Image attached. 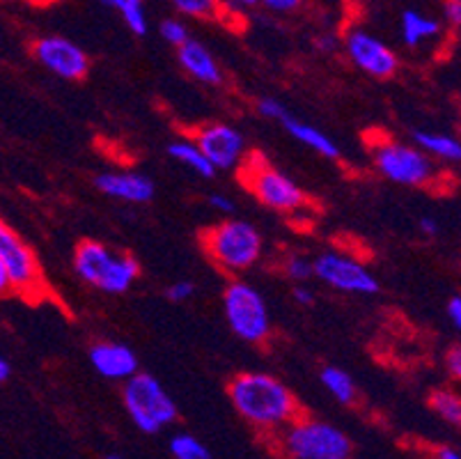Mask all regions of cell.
<instances>
[{
	"mask_svg": "<svg viewBox=\"0 0 461 459\" xmlns=\"http://www.w3.org/2000/svg\"><path fill=\"white\" fill-rule=\"evenodd\" d=\"M237 414L259 432H280L301 418V402L285 381L269 372H241L228 384Z\"/></svg>",
	"mask_w": 461,
	"mask_h": 459,
	"instance_id": "obj_1",
	"label": "cell"
},
{
	"mask_svg": "<svg viewBox=\"0 0 461 459\" xmlns=\"http://www.w3.org/2000/svg\"><path fill=\"white\" fill-rule=\"evenodd\" d=\"M209 262L225 276H239L258 264L264 239L258 227L241 218H225L204 227L198 237Z\"/></svg>",
	"mask_w": 461,
	"mask_h": 459,
	"instance_id": "obj_2",
	"label": "cell"
},
{
	"mask_svg": "<svg viewBox=\"0 0 461 459\" xmlns=\"http://www.w3.org/2000/svg\"><path fill=\"white\" fill-rule=\"evenodd\" d=\"M234 170L239 184L264 207L278 214H303L308 209V193L292 177L276 168L262 151H246Z\"/></svg>",
	"mask_w": 461,
	"mask_h": 459,
	"instance_id": "obj_3",
	"label": "cell"
},
{
	"mask_svg": "<svg viewBox=\"0 0 461 459\" xmlns=\"http://www.w3.org/2000/svg\"><path fill=\"white\" fill-rule=\"evenodd\" d=\"M74 271L90 288L124 294L140 278V262L131 252H115L96 239H83L74 248Z\"/></svg>",
	"mask_w": 461,
	"mask_h": 459,
	"instance_id": "obj_4",
	"label": "cell"
},
{
	"mask_svg": "<svg viewBox=\"0 0 461 459\" xmlns=\"http://www.w3.org/2000/svg\"><path fill=\"white\" fill-rule=\"evenodd\" d=\"M366 142L370 147L375 168L388 182H395L400 187L431 188L441 177L434 159L425 154L420 147L406 145L381 132L366 133Z\"/></svg>",
	"mask_w": 461,
	"mask_h": 459,
	"instance_id": "obj_5",
	"label": "cell"
},
{
	"mask_svg": "<svg viewBox=\"0 0 461 459\" xmlns=\"http://www.w3.org/2000/svg\"><path fill=\"white\" fill-rule=\"evenodd\" d=\"M0 262L5 264L10 273L12 292L16 297L26 298L28 303H41L49 298L51 292H49V280H46L40 258L31 243L23 242V237L3 218H0Z\"/></svg>",
	"mask_w": 461,
	"mask_h": 459,
	"instance_id": "obj_6",
	"label": "cell"
},
{
	"mask_svg": "<svg viewBox=\"0 0 461 459\" xmlns=\"http://www.w3.org/2000/svg\"><path fill=\"white\" fill-rule=\"evenodd\" d=\"M223 313L237 338L250 344H267L271 340L269 306L246 280L234 278L223 289Z\"/></svg>",
	"mask_w": 461,
	"mask_h": 459,
	"instance_id": "obj_7",
	"label": "cell"
},
{
	"mask_svg": "<svg viewBox=\"0 0 461 459\" xmlns=\"http://www.w3.org/2000/svg\"><path fill=\"white\" fill-rule=\"evenodd\" d=\"M124 407L145 435H157L177 418V404L161 381L140 370L124 381Z\"/></svg>",
	"mask_w": 461,
	"mask_h": 459,
	"instance_id": "obj_8",
	"label": "cell"
},
{
	"mask_svg": "<svg viewBox=\"0 0 461 459\" xmlns=\"http://www.w3.org/2000/svg\"><path fill=\"white\" fill-rule=\"evenodd\" d=\"M283 432V450L292 459H349V436L335 425L321 420L296 418Z\"/></svg>",
	"mask_w": 461,
	"mask_h": 459,
	"instance_id": "obj_9",
	"label": "cell"
},
{
	"mask_svg": "<svg viewBox=\"0 0 461 459\" xmlns=\"http://www.w3.org/2000/svg\"><path fill=\"white\" fill-rule=\"evenodd\" d=\"M312 276L345 294H376L381 289L375 273L342 251H326L312 260Z\"/></svg>",
	"mask_w": 461,
	"mask_h": 459,
	"instance_id": "obj_10",
	"label": "cell"
},
{
	"mask_svg": "<svg viewBox=\"0 0 461 459\" xmlns=\"http://www.w3.org/2000/svg\"><path fill=\"white\" fill-rule=\"evenodd\" d=\"M32 56L44 69L65 81H86L90 74V58L86 50L62 35H44L32 41Z\"/></svg>",
	"mask_w": 461,
	"mask_h": 459,
	"instance_id": "obj_11",
	"label": "cell"
},
{
	"mask_svg": "<svg viewBox=\"0 0 461 459\" xmlns=\"http://www.w3.org/2000/svg\"><path fill=\"white\" fill-rule=\"evenodd\" d=\"M191 141L203 150L216 170H234L249 151L246 136L225 122H207L191 129Z\"/></svg>",
	"mask_w": 461,
	"mask_h": 459,
	"instance_id": "obj_12",
	"label": "cell"
},
{
	"mask_svg": "<svg viewBox=\"0 0 461 459\" xmlns=\"http://www.w3.org/2000/svg\"><path fill=\"white\" fill-rule=\"evenodd\" d=\"M345 50L354 67H358L363 74L372 76V78H393L400 69V58L395 50L385 44L379 37L370 35V32L354 28L345 40Z\"/></svg>",
	"mask_w": 461,
	"mask_h": 459,
	"instance_id": "obj_13",
	"label": "cell"
},
{
	"mask_svg": "<svg viewBox=\"0 0 461 459\" xmlns=\"http://www.w3.org/2000/svg\"><path fill=\"white\" fill-rule=\"evenodd\" d=\"M258 113L262 117H267V120L278 122V124L283 126L285 132L294 138V141H299L301 145L310 147V150L317 151V154H321L324 159H330V161L339 159V147L330 141V136H326L324 132H320L317 126L303 122L301 117L292 115V113H289L278 99H267V96H264V99H259Z\"/></svg>",
	"mask_w": 461,
	"mask_h": 459,
	"instance_id": "obj_14",
	"label": "cell"
},
{
	"mask_svg": "<svg viewBox=\"0 0 461 459\" xmlns=\"http://www.w3.org/2000/svg\"><path fill=\"white\" fill-rule=\"evenodd\" d=\"M95 187L113 200L131 202V205H145L157 196L154 182L142 172H102V175L95 177Z\"/></svg>",
	"mask_w": 461,
	"mask_h": 459,
	"instance_id": "obj_15",
	"label": "cell"
},
{
	"mask_svg": "<svg viewBox=\"0 0 461 459\" xmlns=\"http://www.w3.org/2000/svg\"><path fill=\"white\" fill-rule=\"evenodd\" d=\"M90 363L111 381H127L138 372V356L129 344L115 340H99L90 347Z\"/></svg>",
	"mask_w": 461,
	"mask_h": 459,
	"instance_id": "obj_16",
	"label": "cell"
},
{
	"mask_svg": "<svg viewBox=\"0 0 461 459\" xmlns=\"http://www.w3.org/2000/svg\"><path fill=\"white\" fill-rule=\"evenodd\" d=\"M177 60L188 76H193L195 81L204 83V86H221L223 83V69L203 41L188 37L182 46H177Z\"/></svg>",
	"mask_w": 461,
	"mask_h": 459,
	"instance_id": "obj_17",
	"label": "cell"
},
{
	"mask_svg": "<svg viewBox=\"0 0 461 459\" xmlns=\"http://www.w3.org/2000/svg\"><path fill=\"white\" fill-rule=\"evenodd\" d=\"M402 28V41H404L409 49H418L425 41L436 40V37L443 32L441 21L434 19V16H427L418 10H406L402 14L400 21Z\"/></svg>",
	"mask_w": 461,
	"mask_h": 459,
	"instance_id": "obj_18",
	"label": "cell"
},
{
	"mask_svg": "<svg viewBox=\"0 0 461 459\" xmlns=\"http://www.w3.org/2000/svg\"><path fill=\"white\" fill-rule=\"evenodd\" d=\"M413 142H416V147H420L425 154H429L431 159H441V161L447 163H456L461 159V142L459 138L452 136V133L418 129V132H413Z\"/></svg>",
	"mask_w": 461,
	"mask_h": 459,
	"instance_id": "obj_19",
	"label": "cell"
},
{
	"mask_svg": "<svg viewBox=\"0 0 461 459\" xmlns=\"http://www.w3.org/2000/svg\"><path fill=\"white\" fill-rule=\"evenodd\" d=\"M167 154H170L175 161L182 163V166H186L188 170H193L198 177H203V179H213V177H216L218 170L209 163V159L204 157L203 150H200L191 138H179V141L170 142V145H167Z\"/></svg>",
	"mask_w": 461,
	"mask_h": 459,
	"instance_id": "obj_20",
	"label": "cell"
},
{
	"mask_svg": "<svg viewBox=\"0 0 461 459\" xmlns=\"http://www.w3.org/2000/svg\"><path fill=\"white\" fill-rule=\"evenodd\" d=\"M167 3L175 7L177 14L188 16V19L225 21V23H232L230 12L218 0H167Z\"/></svg>",
	"mask_w": 461,
	"mask_h": 459,
	"instance_id": "obj_21",
	"label": "cell"
},
{
	"mask_svg": "<svg viewBox=\"0 0 461 459\" xmlns=\"http://www.w3.org/2000/svg\"><path fill=\"white\" fill-rule=\"evenodd\" d=\"M104 5L113 7L117 14L122 16L129 31L138 37H145L149 32L148 10H145V0H102Z\"/></svg>",
	"mask_w": 461,
	"mask_h": 459,
	"instance_id": "obj_22",
	"label": "cell"
},
{
	"mask_svg": "<svg viewBox=\"0 0 461 459\" xmlns=\"http://www.w3.org/2000/svg\"><path fill=\"white\" fill-rule=\"evenodd\" d=\"M320 379H321V384L326 386V390H329L339 404L356 402V384L347 370L335 368V365H326V368L321 370Z\"/></svg>",
	"mask_w": 461,
	"mask_h": 459,
	"instance_id": "obj_23",
	"label": "cell"
},
{
	"mask_svg": "<svg viewBox=\"0 0 461 459\" xmlns=\"http://www.w3.org/2000/svg\"><path fill=\"white\" fill-rule=\"evenodd\" d=\"M429 407L434 409V414L438 418H443L446 423L459 425L461 423V399L456 395V390L452 389H436L429 395Z\"/></svg>",
	"mask_w": 461,
	"mask_h": 459,
	"instance_id": "obj_24",
	"label": "cell"
},
{
	"mask_svg": "<svg viewBox=\"0 0 461 459\" xmlns=\"http://www.w3.org/2000/svg\"><path fill=\"white\" fill-rule=\"evenodd\" d=\"M170 453L175 459H209V450L204 448L203 441L191 435H177L170 441Z\"/></svg>",
	"mask_w": 461,
	"mask_h": 459,
	"instance_id": "obj_25",
	"label": "cell"
},
{
	"mask_svg": "<svg viewBox=\"0 0 461 459\" xmlns=\"http://www.w3.org/2000/svg\"><path fill=\"white\" fill-rule=\"evenodd\" d=\"M283 271L294 283H308L310 278H312V260L301 255V252H292V255L285 258Z\"/></svg>",
	"mask_w": 461,
	"mask_h": 459,
	"instance_id": "obj_26",
	"label": "cell"
},
{
	"mask_svg": "<svg viewBox=\"0 0 461 459\" xmlns=\"http://www.w3.org/2000/svg\"><path fill=\"white\" fill-rule=\"evenodd\" d=\"M158 32H161L163 40L167 41L170 46H182L184 41L191 37V32H188L186 23H184L182 19H177V16H170V19H163L161 25H158Z\"/></svg>",
	"mask_w": 461,
	"mask_h": 459,
	"instance_id": "obj_27",
	"label": "cell"
},
{
	"mask_svg": "<svg viewBox=\"0 0 461 459\" xmlns=\"http://www.w3.org/2000/svg\"><path fill=\"white\" fill-rule=\"evenodd\" d=\"M255 5H262L264 10L276 12V14H294L301 10L303 0H255Z\"/></svg>",
	"mask_w": 461,
	"mask_h": 459,
	"instance_id": "obj_28",
	"label": "cell"
},
{
	"mask_svg": "<svg viewBox=\"0 0 461 459\" xmlns=\"http://www.w3.org/2000/svg\"><path fill=\"white\" fill-rule=\"evenodd\" d=\"M195 294V283L193 280H179V283L167 285L166 289V297L170 298L173 303H184Z\"/></svg>",
	"mask_w": 461,
	"mask_h": 459,
	"instance_id": "obj_29",
	"label": "cell"
},
{
	"mask_svg": "<svg viewBox=\"0 0 461 459\" xmlns=\"http://www.w3.org/2000/svg\"><path fill=\"white\" fill-rule=\"evenodd\" d=\"M446 370L450 372L452 379L461 377V347L459 344H452L446 352Z\"/></svg>",
	"mask_w": 461,
	"mask_h": 459,
	"instance_id": "obj_30",
	"label": "cell"
},
{
	"mask_svg": "<svg viewBox=\"0 0 461 459\" xmlns=\"http://www.w3.org/2000/svg\"><path fill=\"white\" fill-rule=\"evenodd\" d=\"M209 205H212L213 212L228 214V216H232V212L237 209V205H234L232 197L223 196V193H213V196L209 197Z\"/></svg>",
	"mask_w": 461,
	"mask_h": 459,
	"instance_id": "obj_31",
	"label": "cell"
},
{
	"mask_svg": "<svg viewBox=\"0 0 461 459\" xmlns=\"http://www.w3.org/2000/svg\"><path fill=\"white\" fill-rule=\"evenodd\" d=\"M446 313H447V319L452 322V326L461 328V297L459 294L450 297V301H447V306H446Z\"/></svg>",
	"mask_w": 461,
	"mask_h": 459,
	"instance_id": "obj_32",
	"label": "cell"
},
{
	"mask_svg": "<svg viewBox=\"0 0 461 459\" xmlns=\"http://www.w3.org/2000/svg\"><path fill=\"white\" fill-rule=\"evenodd\" d=\"M446 19L452 28H459L461 25V0H446Z\"/></svg>",
	"mask_w": 461,
	"mask_h": 459,
	"instance_id": "obj_33",
	"label": "cell"
},
{
	"mask_svg": "<svg viewBox=\"0 0 461 459\" xmlns=\"http://www.w3.org/2000/svg\"><path fill=\"white\" fill-rule=\"evenodd\" d=\"M292 297H294V301L301 303V306H312L314 298H317V297H314L312 289H310L305 283L296 285V288L292 289Z\"/></svg>",
	"mask_w": 461,
	"mask_h": 459,
	"instance_id": "obj_34",
	"label": "cell"
},
{
	"mask_svg": "<svg viewBox=\"0 0 461 459\" xmlns=\"http://www.w3.org/2000/svg\"><path fill=\"white\" fill-rule=\"evenodd\" d=\"M314 46H317L320 50H324V53H333V50L339 46V40H338V35L324 32V35L314 40Z\"/></svg>",
	"mask_w": 461,
	"mask_h": 459,
	"instance_id": "obj_35",
	"label": "cell"
},
{
	"mask_svg": "<svg viewBox=\"0 0 461 459\" xmlns=\"http://www.w3.org/2000/svg\"><path fill=\"white\" fill-rule=\"evenodd\" d=\"M12 280H10V273H7L5 264L0 262V297H12Z\"/></svg>",
	"mask_w": 461,
	"mask_h": 459,
	"instance_id": "obj_36",
	"label": "cell"
},
{
	"mask_svg": "<svg viewBox=\"0 0 461 459\" xmlns=\"http://www.w3.org/2000/svg\"><path fill=\"white\" fill-rule=\"evenodd\" d=\"M418 225H420V230L427 234V237H434V234H438V221H436V218L422 216L420 221H418Z\"/></svg>",
	"mask_w": 461,
	"mask_h": 459,
	"instance_id": "obj_37",
	"label": "cell"
},
{
	"mask_svg": "<svg viewBox=\"0 0 461 459\" xmlns=\"http://www.w3.org/2000/svg\"><path fill=\"white\" fill-rule=\"evenodd\" d=\"M218 3H221V5L225 7V10H237V12H241V10H246V7H253L255 5V0H218Z\"/></svg>",
	"mask_w": 461,
	"mask_h": 459,
	"instance_id": "obj_38",
	"label": "cell"
},
{
	"mask_svg": "<svg viewBox=\"0 0 461 459\" xmlns=\"http://www.w3.org/2000/svg\"><path fill=\"white\" fill-rule=\"evenodd\" d=\"M10 374H12L10 363H7V361L0 356V384H3V381H7V379H10Z\"/></svg>",
	"mask_w": 461,
	"mask_h": 459,
	"instance_id": "obj_39",
	"label": "cell"
},
{
	"mask_svg": "<svg viewBox=\"0 0 461 459\" xmlns=\"http://www.w3.org/2000/svg\"><path fill=\"white\" fill-rule=\"evenodd\" d=\"M438 459H461L455 448H438Z\"/></svg>",
	"mask_w": 461,
	"mask_h": 459,
	"instance_id": "obj_40",
	"label": "cell"
},
{
	"mask_svg": "<svg viewBox=\"0 0 461 459\" xmlns=\"http://www.w3.org/2000/svg\"><path fill=\"white\" fill-rule=\"evenodd\" d=\"M108 459H120V457H108Z\"/></svg>",
	"mask_w": 461,
	"mask_h": 459,
	"instance_id": "obj_41",
	"label": "cell"
}]
</instances>
